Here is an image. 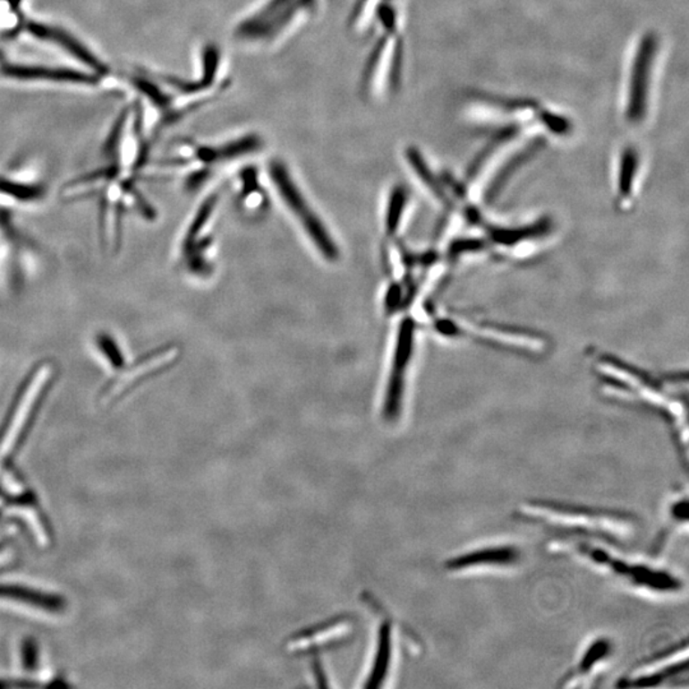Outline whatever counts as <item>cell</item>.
I'll return each mask as SVG.
<instances>
[{
  "instance_id": "1",
  "label": "cell",
  "mask_w": 689,
  "mask_h": 689,
  "mask_svg": "<svg viewBox=\"0 0 689 689\" xmlns=\"http://www.w3.org/2000/svg\"><path fill=\"white\" fill-rule=\"evenodd\" d=\"M514 518L550 535L581 536L619 548L641 526L640 517L627 509L559 499H527L515 509Z\"/></svg>"
},
{
  "instance_id": "2",
  "label": "cell",
  "mask_w": 689,
  "mask_h": 689,
  "mask_svg": "<svg viewBox=\"0 0 689 689\" xmlns=\"http://www.w3.org/2000/svg\"><path fill=\"white\" fill-rule=\"evenodd\" d=\"M688 672V641L683 638L640 661L620 676L617 687L643 689L678 683Z\"/></svg>"
},
{
  "instance_id": "3",
  "label": "cell",
  "mask_w": 689,
  "mask_h": 689,
  "mask_svg": "<svg viewBox=\"0 0 689 689\" xmlns=\"http://www.w3.org/2000/svg\"><path fill=\"white\" fill-rule=\"evenodd\" d=\"M269 175L274 182L276 190L283 197L285 205L289 207L293 215L298 218L302 229L310 236L317 250L327 259H338V248L334 238L329 235L327 227L320 221L319 216L307 202L305 197L299 191L298 185L293 181L289 170L280 161H274L269 165Z\"/></svg>"
},
{
  "instance_id": "4",
  "label": "cell",
  "mask_w": 689,
  "mask_h": 689,
  "mask_svg": "<svg viewBox=\"0 0 689 689\" xmlns=\"http://www.w3.org/2000/svg\"><path fill=\"white\" fill-rule=\"evenodd\" d=\"M525 558L520 545L514 543H490L478 545L470 549L458 551L442 563V567L451 574H482V572L507 571L516 568Z\"/></svg>"
},
{
  "instance_id": "5",
  "label": "cell",
  "mask_w": 689,
  "mask_h": 689,
  "mask_svg": "<svg viewBox=\"0 0 689 689\" xmlns=\"http://www.w3.org/2000/svg\"><path fill=\"white\" fill-rule=\"evenodd\" d=\"M658 49V36L652 32H647L641 38L634 53L631 77H629L627 106H625V118L632 124H638L645 119L650 80H651Z\"/></svg>"
},
{
  "instance_id": "6",
  "label": "cell",
  "mask_w": 689,
  "mask_h": 689,
  "mask_svg": "<svg viewBox=\"0 0 689 689\" xmlns=\"http://www.w3.org/2000/svg\"><path fill=\"white\" fill-rule=\"evenodd\" d=\"M413 338H415V322L412 319H405L398 328L394 362H392L385 403H383V416L387 421H396L403 412L406 374L412 361Z\"/></svg>"
},
{
  "instance_id": "7",
  "label": "cell",
  "mask_w": 689,
  "mask_h": 689,
  "mask_svg": "<svg viewBox=\"0 0 689 689\" xmlns=\"http://www.w3.org/2000/svg\"><path fill=\"white\" fill-rule=\"evenodd\" d=\"M616 654V643L609 636L599 634L583 647L576 661L560 676L557 687H590Z\"/></svg>"
},
{
  "instance_id": "8",
  "label": "cell",
  "mask_w": 689,
  "mask_h": 689,
  "mask_svg": "<svg viewBox=\"0 0 689 689\" xmlns=\"http://www.w3.org/2000/svg\"><path fill=\"white\" fill-rule=\"evenodd\" d=\"M305 7L302 0H268L235 30L236 38L245 41L268 40L281 31Z\"/></svg>"
},
{
  "instance_id": "9",
  "label": "cell",
  "mask_w": 689,
  "mask_h": 689,
  "mask_svg": "<svg viewBox=\"0 0 689 689\" xmlns=\"http://www.w3.org/2000/svg\"><path fill=\"white\" fill-rule=\"evenodd\" d=\"M174 353L173 350H165V352H158L151 353L149 356H146L140 362L131 365L130 368L116 374L109 385H106L103 394V400L105 403H114V401L119 400V398L125 396L128 391L137 387L138 383L142 382L147 377L154 374L155 371L160 370L167 362L172 361Z\"/></svg>"
},
{
  "instance_id": "10",
  "label": "cell",
  "mask_w": 689,
  "mask_h": 689,
  "mask_svg": "<svg viewBox=\"0 0 689 689\" xmlns=\"http://www.w3.org/2000/svg\"><path fill=\"white\" fill-rule=\"evenodd\" d=\"M688 527V494L687 490L674 494L665 508L664 520L656 532L650 551L658 556L668 547L674 536L681 534Z\"/></svg>"
},
{
  "instance_id": "11",
  "label": "cell",
  "mask_w": 689,
  "mask_h": 689,
  "mask_svg": "<svg viewBox=\"0 0 689 689\" xmlns=\"http://www.w3.org/2000/svg\"><path fill=\"white\" fill-rule=\"evenodd\" d=\"M27 29L35 38H44V40H49L52 43L61 45L63 49L67 50L74 58L82 62L83 64L89 65V68L94 69L98 73H106L107 68L105 67L103 63L98 61L94 54L85 47V45L81 44L77 38H74L68 32L63 31L61 29H54V27L34 22L29 23Z\"/></svg>"
},
{
  "instance_id": "12",
  "label": "cell",
  "mask_w": 689,
  "mask_h": 689,
  "mask_svg": "<svg viewBox=\"0 0 689 689\" xmlns=\"http://www.w3.org/2000/svg\"><path fill=\"white\" fill-rule=\"evenodd\" d=\"M3 73L17 80L54 81V82L94 83L96 77L81 71L65 68L23 67V65H7Z\"/></svg>"
},
{
  "instance_id": "13",
  "label": "cell",
  "mask_w": 689,
  "mask_h": 689,
  "mask_svg": "<svg viewBox=\"0 0 689 689\" xmlns=\"http://www.w3.org/2000/svg\"><path fill=\"white\" fill-rule=\"evenodd\" d=\"M349 620L337 619L326 623L313 631H307L293 638L290 642L293 651H311L314 646L332 645L340 642L344 637L350 634Z\"/></svg>"
},
{
  "instance_id": "14",
  "label": "cell",
  "mask_w": 689,
  "mask_h": 689,
  "mask_svg": "<svg viewBox=\"0 0 689 689\" xmlns=\"http://www.w3.org/2000/svg\"><path fill=\"white\" fill-rule=\"evenodd\" d=\"M394 628H392L391 620L382 619L379 629V640H377L376 655H374V663L371 667L370 674L368 676L365 687H380L387 679L389 670H391L392 655H394Z\"/></svg>"
},
{
  "instance_id": "15",
  "label": "cell",
  "mask_w": 689,
  "mask_h": 689,
  "mask_svg": "<svg viewBox=\"0 0 689 689\" xmlns=\"http://www.w3.org/2000/svg\"><path fill=\"white\" fill-rule=\"evenodd\" d=\"M262 138L257 134H248L232 142L225 143L221 147H200L197 149V157L206 164L218 163V161L233 160L241 156L253 154L262 149Z\"/></svg>"
},
{
  "instance_id": "16",
  "label": "cell",
  "mask_w": 689,
  "mask_h": 689,
  "mask_svg": "<svg viewBox=\"0 0 689 689\" xmlns=\"http://www.w3.org/2000/svg\"><path fill=\"white\" fill-rule=\"evenodd\" d=\"M640 157L636 149L625 147L619 157L618 176H617V202L619 209H628L634 199Z\"/></svg>"
},
{
  "instance_id": "17",
  "label": "cell",
  "mask_w": 689,
  "mask_h": 689,
  "mask_svg": "<svg viewBox=\"0 0 689 689\" xmlns=\"http://www.w3.org/2000/svg\"><path fill=\"white\" fill-rule=\"evenodd\" d=\"M218 65H220V52L217 47L214 44L206 45L202 53V78L196 82H182L175 80L173 83L184 94H197L203 89H211L217 76Z\"/></svg>"
},
{
  "instance_id": "18",
  "label": "cell",
  "mask_w": 689,
  "mask_h": 689,
  "mask_svg": "<svg viewBox=\"0 0 689 689\" xmlns=\"http://www.w3.org/2000/svg\"><path fill=\"white\" fill-rule=\"evenodd\" d=\"M545 140L543 137L535 138L532 142L527 143L525 149L516 152L514 157L509 158L505 166L499 170L496 175V179L490 183L488 194H496L497 191L502 190L503 185L509 181L512 175L520 169L523 165L529 163L534 156L538 155L541 149H544Z\"/></svg>"
},
{
  "instance_id": "19",
  "label": "cell",
  "mask_w": 689,
  "mask_h": 689,
  "mask_svg": "<svg viewBox=\"0 0 689 689\" xmlns=\"http://www.w3.org/2000/svg\"><path fill=\"white\" fill-rule=\"evenodd\" d=\"M406 158L407 161H409L410 166L413 167V172L419 176V179L427 185L428 190H430L440 202L445 203V205L447 206L451 205V200H449V194L447 193V190H446V185H443L442 182L431 173L430 167L425 163L424 158H422L421 152L418 151L416 147H409V149H406Z\"/></svg>"
},
{
  "instance_id": "20",
  "label": "cell",
  "mask_w": 689,
  "mask_h": 689,
  "mask_svg": "<svg viewBox=\"0 0 689 689\" xmlns=\"http://www.w3.org/2000/svg\"><path fill=\"white\" fill-rule=\"evenodd\" d=\"M388 36L385 35L380 38L379 43L376 44L374 49L371 50L370 58L365 63L364 71H362V89L364 92H368L370 89L371 82H373L376 74L379 73L380 63H382L383 55H385L386 50L388 47Z\"/></svg>"
},
{
  "instance_id": "21",
  "label": "cell",
  "mask_w": 689,
  "mask_h": 689,
  "mask_svg": "<svg viewBox=\"0 0 689 689\" xmlns=\"http://www.w3.org/2000/svg\"><path fill=\"white\" fill-rule=\"evenodd\" d=\"M407 200L406 190L404 187H396L392 191L389 199L387 214V229L389 234L396 233L401 216L405 208Z\"/></svg>"
},
{
  "instance_id": "22",
  "label": "cell",
  "mask_w": 689,
  "mask_h": 689,
  "mask_svg": "<svg viewBox=\"0 0 689 689\" xmlns=\"http://www.w3.org/2000/svg\"><path fill=\"white\" fill-rule=\"evenodd\" d=\"M538 119L543 123L545 128H548V131H550L551 133L554 134H559V136L567 134L572 128L568 119H566L565 116L558 115V114L551 113L549 110H539Z\"/></svg>"
},
{
  "instance_id": "23",
  "label": "cell",
  "mask_w": 689,
  "mask_h": 689,
  "mask_svg": "<svg viewBox=\"0 0 689 689\" xmlns=\"http://www.w3.org/2000/svg\"><path fill=\"white\" fill-rule=\"evenodd\" d=\"M134 85H136L137 89H140L143 95H146L152 103L158 105V106L166 107L167 105L170 104L169 96L165 95L157 86L149 82V81L143 80V78H138V80L134 81Z\"/></svg>"
},
{
  "instance_id": "24",
  "label": "cell",
  "mask_w": 689,
  "mask_h": 689,
  "mask_svg": "<svg viewBox=\"0 0 689 689\" xmlns=\"http://www.w3.org/2000/svg\"><path fill=\"white\" fill-rule=\"evenodd\" d=\"M376 17L379 18L380 23H382L383 29H385L386 35H395L396 32V11L388 3H383L376 8Z\"/></svg>"
},
{
  "instance_id": "25",
  "label": "cell",
  "mask_w": 689,
  "mask_h": 689,
  "mask_svg": "<svg viewBox=\"0 0 689 689\" xmlns=\"http://www.w3.org/2000/svg\"><path fill=\"white\" fill-rule=\"evenodd\" d=\"M124 123L125 114L123 113L121 118L118 119V122H116L115 125L113 127L112 132H110L109 138H107L106 140V146H105V149H106L109 154H115L116 149H118L119 142H121L123 128H124Z\"/></svg>"
},
{
  "instance_id": "26",
  "label": "cell",
  "mask_w": 689,
  "mask_h": 689,
  "mask_svg": "<svg viewBox=\"0 0 689 689\" xmlns=\"http://www.w3.org/2000/svg\"><path fill=\"white\" fill-rule=\"evenodd\" d=\"M9 4L12 5V7H17L18 3H20V0H7Z\"/></svg>"
},
{
  "instance_id": "27",
  "label": "cell",
  "mask_w": 689,
  "mask_h": 689,
  "mask_svg": "<svg viewBox=\"0 0 689 689\" xmlns=\"http://www.w3.org/2000/svg\"><path fill=\"white\" fill-rule=\"evenodd\" d=\"M311 0H302V3H304L305 5H310Z\"/></svg>"
}]
</instances>
